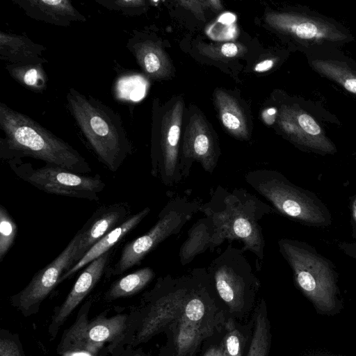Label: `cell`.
<instances>
[{
	"mask_svg": "<svg viewBox=\"0 0 356 356\" xmlns=\"http://www.w3.org/2000/svg\"><path fill=\"white\" fill-rule=\"evenodd\" d=\"M61 356H101L98 353H93L83 349H68L60 352Z\"/></svg>",
	"mask_w": 356,
	"mask_h": 356,
	"instance_id": "cell-35",
	"label": "cell"
},
{
	"mask_svg": "<svg viewBox=\"0 0 356 356\" xmlns=\"http://www.w3.org/2000/svg\"><path fill=\"white\" fill-rule=\"evenodd\" d=\"M220 53L227 58L236 56L239 52V48L236 44L227 42L220 47Z\"/></svg>",
	"mask_w": 356,
	"mask_h": 356,
	"instance_id": "cell-32",
	"label": "cell"
},
{
	"mask_svg": "<svg viewBox=\"0 0 356 356\" xmlns=\"http://www.w3.org/2000/svg\"><path fill=\"white\" fill-rule=\"evenodd\" d=\"M155 277L150 267H144L116 280L105 294L107 300L132 296L141 291Z\"/></svg>",
	"mask_w": 356,
	"mask_h": 356,
	"instance_id": "cell-24",
	"label": "cell"
},
{
	"mask_svg": "<svg viewBox=\"0 0 356 356\" xmlns=\"http://www.w3.org/2000/svg\"><path fill=\"white\" fill-rule=\"evenodd\" d=\"M309 67L356 97V61L339 48H323L305 54Z\"/></svg>",
	"mask_w": 356,
	"mask_h": 356,
	"instance_id": "cell-15",
	"label": "cell"
},
{
	"mask_svg": "<svg viewBox=\"0 0 356 356\" xmlns=\"http://www.w3.org/2000/svg\"><path fill=\"white\" fill-rule=\"evenodd\" d=\"M266 20L305 54L323 48L339 49L355 40L339 22L307 7L268 13Z\"/></svg>",
	"mask_w": 356,
	"mask_h": 356,
	"instance_id": "cell-6",
	"label": "cell"
},
{
	"mask_svg": "<svg viewBox=\"0 0 356 356\" xmlns=\"http://www.w3.org/2000/svg\"><path fill=\"white\" fill-rule=\"evenodd\" d=\"M0 356H22V355L13 341L1 339L0 341Z\"/></svg>",
	"mask_w": 356,
	"mask_h": 356,
	"instance_id": "cell-31",
	"label": "cell"
},
{
	"mask_svg": "<svg viewBox=\"0 0 356 356\" xmlns=\"http://www.w3.org/2000/svg\"><path fill=\"white\" fill-rule=\"evenodd\" d=\"M277 244L296 286L317 309L332 311L337 305L338 278L334 264L305 241L283 238Z\"/></svg>",
	"mask_w": 356,
	"mask_h": 356,
	"instance_id": "cell-5",
	"label": "cell"
},
{
	"mask_svg": "<svg viewBox=\"0 0 356 356\" xmlns=\"http://www.w3.org/2000/svg\"><path fill=\"white\" fill-rule=\"evenodd\" d=\"M200 211L213 219L227 240L240 241L243 252L249 250L257 259H264L265 240L259 222L274 212L271 206L244 188L229 191L218 186Z\"/></svg>",
	"mask_w": 356,
	"mask_h": 356,
	"instance_id": "cell-3",
	"label": "cell"
},
{
	"mask_svg": "<svg viewBox=\"0 0 356 356\" xmlns=\"http://www.w3.org/2000/svg\"><path fill=\"white\" fill-rule=\"evenodd\" d=\"M242 249L228 245L207 268L213 287L232 312H240L259 286Z\"/></svg>",
	"mask_w": 356,
	"mask_h": 356,
	"instance_id": "cell-9",
	"label": "cell"
},
{
	"mask_svg": "<svg viewBox=\"0 0 356 356\" xmlns=\"http://www.w3.org/2000/svg\"><path fill=\"white\" fill-rule=\"evenodd\" d=\"M90 305L89 302L86 303L73 325L64 333L59 344V352L76 348L98 353L105 343L117 341L122 338L127 327V316L97 317L88 321L87 315Z\"/></svg>",
	"mask_w": 356,
	"mask_h": 356,
	"instance_id": "cell-11",
	"label": "cell"
},
{
	"mask_svg": "<svg viewBox=\"0 0 356 356\" xmlns=\"http://www.w3.org/2000/svg\"><path fill=\"white\" fill-rule=\"evenodd\" d=\"M134 356H140V355H134Z\"/></svg>",
	"mask_w": 356,
	"mask_h": 356,
	"instance_id": "cell-38",
	"label": "cell"
},
{
	"mask_svg": "<svg viewBox=\"0 0 356 356\" xmlns=\"http://www.w3.org/2000/svg\"><path fill=\"white\" fill-rule=\"evenodd\" d=\"M25 14L37 21L58 26L75 22H85L86 17L69 0H12Z\"/></svg>",
	"mask_w": 356,
	"mask_h": 356,
	"instance_id": "cell-19",
	"label": "cell"
},
{
	"mask_svg": "<svg viewBox=\"0 0 356 356\" xmlns=\"http://www.w3.org/2000/svg\"><path fill=\"white\" fill-rule=\"evenodd\" d=\"M0 157L6 161L31 157L46 164L88 175L92 168L72 146L37 121L0 102Z\"/></svg>",
	"mask_w": 356,
	"mask_h": 356,
	"instance_id": "cell-1",
	"label": "cell"
},
{
	"mask_svg": "<svg viewBox=\"0 0 356 356\" xmlns=\"http://www.w3.org/2000/svg\"><path fill=\"white\" fill-rule=\"evenodd\" d=\"M227 333L224 338L223 348L226 356H242L243 351V337L236 328L232 319L226 324Z\"/></svg>",
	"mask_w": 356,
	"mask_h": 356,
	"instance_id": "cell-30",
	"label": "cell"
},
{
	"mask_svg": "<svg viewBox=\"0 0 356 356\" xmlns=\"http://www.w3.org/2000/svg\"><path fill=\"white\" fill-rule=\"evenodd\" d=\"M203 356H226L223 346L211 347L208 349Z\"/></svg>",
	"mask_w": 356,
	"mask_h": 356,
	"instance_id": "cell-37",
	"label": "cell"
},
{
	"mask_svg": "<svg viewBox=\"0 0 356 356\" xmlns=\"http://www.w3.org/2000/svg\"><path fill=\"white\" fill-rule=\"evenodd\" d=\"M183 108V101L178 100L164 110L155 109L153 117L150 173L166 187H173L183 179L179 171Z\"/></svg>",
	"mask_w": 356,
	"mask_h": 356,
	"instance_id": "cell-8",
	"label": "cell"
},
{
	"mask_svg": "<svg viewBox=\"0 0 356 356\" xmlns=\"http://www.w3.org/2000/svg\"><path fill=\"white\" fill-rule=\"evenodd\" d=\"M202 335L201 323L191 322L180 316L175 338L177 356H184L190 352Z\"/></svg>",
	"mask_w": 356,
	"mask_h": 356,
	"instance_id": "cell-27",
	"label": "cell"
},
{
	"mask_svg": "<svg viewBox=\"0 0 356 356\" xmlns=\"http://www.w3.org/2000/svg\"><path fill=\"white\" fill-rule=\"evenodd\" d=\"M15 174L45 193L97 201L99 194L106 184L99 175L90 176L46 164L34 168L31 163H22L20 159L7 161Z\"/></svg>",
	"mask_w": 356,
	"mask_h": 356,
	"instance_id": "cell-10",
	"label": "cell"
},
{
	"mask_svg": "<svg viewBox=\"0 0 356 356\" xmlns=\"http://www.w3.org/2000/svg\"><path fill=\"white\" fill-rule=\"evenodd\" d=\"M111 250L89 263L73 285L63 304L55 312L49 327L51 334H56L59 327L91 291L108 268Z\"/></svg>",
	"mask_w": 356,
	"mask_h": 356,
	"instance_id": "cell-17",
	"label": "cell"
},
{
	"mask_svg": "<svg viewBox=\"0 0 356 356\" xmlns=\"http://www.w3.org/2000/svg\"><path fill=\"white\" fill-rule=\"evenodd\" d=\"M10 76L26 89L42 93L47 86V76L42 64H7Z\"/></svg>",
	"mask_w": 356,
	"mask_h": 356,
	"instance_id": "cell-25",
	"label": "cell"
},
{
	"mask_svg": "<svg viewBox=\"0 0 356 356\" xmlns=\"http://www.w3.org/2000/svg\"><path fill=\"white\" fill-rule=\"evenodd\" d=\"M275 64L274 59H266L258 63L254 66V71L257 72H264L270 70Z\"/></svg>",
	"mask_w": 356,
	"mask_h": 356,
	"instance_id": "cell-36",
	"label": "cell"
},
{
	"mask_svg": "<svg viewBox=\"0 0 356 356\" xmlns=\"http://www.w3.org/2000/svg\"><path fill=\"white\" fill-rule=\"evenodd\" d=\"M109 10L120 13L127 16L138 15L145 12L148 6L145 0H95Z\"/></svg>",
	"mask_w": 356,
	"mask_h": 356,
	"instance_id": "cell-29",
	"label": "cell"
},
{
	"mask_svg": "<svg viewBox=\"0 0 356 356\" xmlns=\"http://www.w3.org/2000/svg\"><path fill=\"white\" fill-rule=\"evenodd\" d=\"M130 214L131 207L125 202L104 204L99 207L78 231L80 241L74 264L99 240L125 222L131 216Z\"/></svg>",
	"mask_w": 356,
	"mask_h": 356,
	"instance_id": "cell-16",
	"label": "cell"
},
{
	"mask_svg": "<svg viewBox=\"0 0 356 356\" xmlns=\"http://www.w3.org/2000/svg\"><path fill=\"white\" fill-rule=\"evenodd\" d=\"M79 241L77 232L65 248L51 263L38 271L22 291L13 296V304L27 314L37 308L59 284L61 276L74 264Z\"/></svg>",
	"mask_w": 356,
	"mask_h": 356,
	"instance_id": "cell-13",
	"label": "cell"
},
{
	"mask_svg": "<svg viewBox=\"0 0 356 356\" xmlns=\"http://www.w3.org/2000/svg\"><path fill=\"white\" fill-rule=\"evenodd\" d=\"M18 232L17 225L2 204L0 205V262L12 248Z\"/></svg>",
	"mask_w": 356,
	"mask_h": 356,
	"instance_id": "cell-28",
	"label": "cell"
},
{
	"mask_svg": "<svg viewBox=\"0 0 356 356\" xmlns=\"http://www.w3.org/2000/svg\"><path fill=\"white\" fill-rule=\"evenodd\" d=\"M150 211L151 209L149 207H145L140 211L131 215L125 222L103 236L91 247L77 263L61 276L59 283L68 279L83 267L86 266L93 260L111 250V248L136 227Z\"/></svg>",
	"mask_w": 356,
	"mask_h": 356,
	"instance_id": "cell-22",
	"label": "cell"
},
{
	"mask_svg": "<svg viewBox=\"0 0 356 356\" xmlns=\"http://www.w3.org/2000/svg\"><path fill=\"white\" fill-rule=\"evenodd\" d=\"M126 46L148 77L162 79L169 76L170 62L159 42L135 33L129 38Z\"/></svg>",
	"mask_w": 356,
	"mask_h": 356,
	"instance_id": "cell-20",
	"label": "cell"
},
{
	"mask_svg": "<svg viewBox=\"0 0 356 356\" xmlns=\"http://www.w3.org/2000/svg\"><path fill=\"white\" fill-rule=\"evenodd\" d=\"M278 124L289 140L303 151L321 155L337 151L316 117L298 104L282 107Z\"/></svg>",
	"mask_w": 356,
	"mask_h": 356,
	"instance_id": "cell-12",
	"label": "cell"
},
{
	"mask_svg": "<svg viewBox=\"0 0 356 356\" xmlns=\"http://www.w3.org/2000/svg\"><path fill=\"white\" fill-rule=\"evenodd\" d=\"M220 155L218 144L202 117H191L183 137L179 158V171L182 178L187 177L194 162L212 174Z\"/></svg>",
	"mask_w": 356,
	"mask_h": 356,
	"instance_id": "cell-14",
	"label": "cell"
},
{
	"mask_svg": "<svg viewBox=\"0 0 356 356\" xmlns=\"http://www.w3.org/2000/svg\"><path fill=\"white\" fill-rule=\"evenodd\" d=\"M350 224L352 237L356 240V195L350 198Z\"/></svg>",
	"mask_w": 356,
	"mask_h": 356,
	"instance_id": "cell-34",
	"label": "cell"
},
{
	"mask_svg": "<svg viewBox=\"0 0 356 356\" xmlns=\"http://www.w3.org/2000/svg\"><path fill=\"white\" fill-rule=\"evenodd\" d=\"M260 306V309L256 316L254 332L248 356H268L270 339L264 300Z\"/></svg>",
	"mask_w": 356,
	"mask_h": 356,
	"instance_id": "cell-26",
	"label": "cell"
},
{
	"mask_svg": "<svg viewBox=\"0 0 356 356\" xmlns=\"http://www.w3.org/2000/svg\"><path fill=\"white\" fill-rule=\"evenodd\" d=\"M355 159H356V156H355Z\"/></svg>",
	"mask_w": 356,
	"mask_h": 356,
	"instance_id": "cell-39",
	"label": "cell"
},
{
	"mask_svg": "<svg viewBox=\"0 0 356 356\" xmlns=\"http://www.w3.org/2000/svg\"><path fill=\"white\" fill-rule=\"evenodd\" d=\"M46 48L25 35L0 31V58L8 64H44Z\"/></svg>",
	"mask_w": 356,
	"mask_h": 356,
	"instance_id": "cell-21",
	"label": "cell"
},
{
	"mask_svg": "<svg viewBox=\"0 0 356 356\" xmlns=\"http://www.w3.org/2000/svg\"><path fill=\"white\" fill-rule=\"evenodd\" d=\"M66 100L67 108L96 158L110 171H118L134 149L120 115L74 88H69Z\"/></svg>",
	"mask_w": 356,
	"mask_h": 356,
	"instance_id": "cell-2",
	"label": "cell"
},
{
	"mask_svg": "<svg viewBox=\"0 0 356 356\" xmlns=\"http://www.w3.org/2000/svg\"><path fill=\"white\" fill-rule=\"evenodd\" d=\"M338 247L346 255L356 259V242H340Z\"/></svg>",
	"mask_w": 356,
	"mask_h": 356,
	"instance_id": "cell-33",
	"label": "cell"
},
{
	"mask_svg": "<svg viewBox=\"0 0 356 356\" xmlns=\"http://www.w3.org/2000/svg\"><path fill=\"white\" fill-rule=\"evenodd\" d=\"M225 240L222 229L207 216L197 220L188 230V236L181 245L179 259L181 265L190 264L197 255L213 251Z\"/></svg>",
	"mask_w": 356,
	"mask_h": 356,
	"instance_id": "cell-18",
	"label": "cell"
},
{
	"mask_svg": "<svg viewBox=\"0 0 356 356\" xmlns=\"http://www.w3.org/2000/svg\"><path fill=\"white\" fill-rule=\"evenodd\" d=\"M215 104L224 127L236 138L248 139L247 121L236 100L222 90L215 92Z\"/></svg>",
	"mask_w": 356,
	"mask_h": 356,
	"instance_id": "cell-23",
	"label": "cell"
},
{
	"mask_svg": "<svg viewBox=\"0 0 356 356\" xmlns=\"http://www.w3.org/2000/svg\"><path fill=\"white\" fill-rule=\"evenodd\" d=\"M201 207L198 202L186 196L172 197L159 212L154 226L124 245L118 261L111 268L108 267L107 275H120L139 265L160 243L179 233Z\"/></svg>",
	"mask_w": 356,
	"mask_h": 356,
	"instance_id": "cell-7",
	"label": "cell"
},
{
	"mask_svg": "<svg viewBox=\"0 0 356 356\" xmlns=\"http://www.w3.org/2000/svg\"><path fill=\"white\" fill-rule=\"evenodd\" d=\"M245 181L280 214L302 225L325 227L332 224V215L324 202L312 191L295 185L282 173L257 169L245 175Z\"/></svg>",
	"mask_w": 356,
	"mask_h": 356,
	"instance_id": "cell-4",
	"label": "cell"
}]
</instances>
